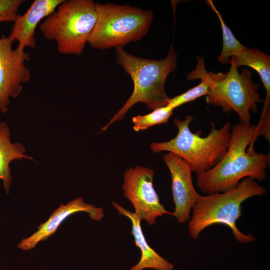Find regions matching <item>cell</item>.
<instances>
[{"instance_id": "obj_12", "label": "cell", "mask_w": 270, "mask_h": 270, "mask_svg": "<svg viewBox=\"0 0 270 270\" xmlns=\"http://www.w3.org/2000/svg\"><path fill=\"white\" fill-rule=\"evenodd\" d=\"M64 0H34L22 14H18L8 37L18 42V46L34 48L36 46V27L54 12Z\"/></svg>"}, {"instance_id": "obj_18", "label": "cell", "mask_w": 270, "mask_h": 270, "mask_svg": "<svg viewBox=\"0 0 270 270\" xmlns=\"http://www.w3.org/2000/svg\"><path fill=\"white\" fill-rule=\"evenodd\" d=\"M174 110L169 105H166L156 108L146 114L133 116V128L135 132H138L155 125L166 124L172 116Z\"/></svg>"}, {"instance_id": "obj_14", "label": "cell", "mask_w": 270, "mask_h": 270, "mask_svg": "<svg viewBox=\"0 0 270 270\" xmlns=\"http://www.w3.org/2000/svg\"><path fill=\"white\" fill-rule=\"evenodd\" d=\"M28 160L36 162L31 156L26 154V148L20 142H13L7 124L0 122V180L6 194L10 192L12 176L10 164L14 160Z\"/></svg>"}, {"instance_id": "obj_3", "label": "cell", "mask_w": 270, "mask_h": 270, "mask_svg": "<svg viewBox=\"0 0 270 270\" xmlns=\"http://www.w3.org/2000/svg\"><path fill=\"white\" fill-rule=\"evenodd\" d=\"M266 193V189L256 180L246 178L230 190L204 196L200 194L192 208V216L188 224L190 236L196 240L207 227L221 224L230 228L234 238L238 242H253L255 240L254 236L250 233H242L237 228L236 222L242 216V204L244 202Z\"/></svg>"}, {"instance_id": "obj_8", "label": "cell", "mask_w": 270, "mask_h": 270, "mask_svg": "<svg viewBox=\"0 0 270 270\" xmlns=\"http://www.w3.org/2000/svg\"><path fill=\"white\" fill-rule=\"evenodd\" d=\"M154 175V170L148 167L130 168L124 172L122 186L124 197L133 205L134 213L150 226L156 224L158 217L172 214L160 202L153 186Z\"/></svg>"}, {"instance_id": "obj_15", "label": "cell", "mask_w": 270, "mask_h": 270, "mask_svg": "<svg viewBox=\"0 0 270 270\" xmlns=\"http://www.w3.org/2000/svg\"><path fill=\"white\" fill-rule=\"evenodd\" d=\"M230 64L237 68L248 66L254 70L259 74L266 90L262 114V116H270V56L257 48H246L237 56L232 57Z\"/></svg>"}, {"instance_id": "obj_11", "label": "cell", "mask_w": 270, "mask_h": 270, "mask_svg": "<svg viewBox=\"0 0 270 270\" xmlns=\"http://www.w3.org/2000/svg\"><path fill=\"white\" fill-rule=\"evenodd\" d=\"M78 212H87L92 220L96 221L100 220L104 216V210L102 208L86 202L82 197L77 198L66 204H62L46 222L38 226V230L19 242L18 248L23 250L34 248L39 242L44 241L54 234L58 226L66 218Z\"/></svg>"}, {"instance_id": "obj_16", "label": "cell", "mask_w": 270, "mask_h": 270, "mask_svg": "<svg viewBox=\"0 0 270 270\" xmlns=\"http://www.w3.org/2000/svg\"><path fill=\"white\" fill-rule=\"evenodd\" d=\"M205 69L204 58L198 56V63L196 67L188 74L187 80H192L200 79V83L186 92L172 98H170L168 105L174 109L182 104L190 102L202 96H206L209 92L210 86L204 74Z\"/></svg>"}, {"instance_id": "obj_10", "label": "cell", "mask_w": 270, "mask_h": 270, "mask_svg": "<svg viewBox=\"0 0 270 270\" xmlns=\"http://www.w3.org/2000/svg\"><path fill=\"white\" fill-rule=\"evenodd\" d=\"M172 180V200L174 204V216L178 223L190 220V212L200 194L196 190L188 164L180 157L168 152L163 156Z\"/></svg>"}, {"instance_id": "obj_7", "label": "cell", "mask_w": 270, "mask_h": 270, "mask_svg": "<svg viewBox=\"0 0 270 270\" xmlns=\"http://www.w3.org/2000/svg\"><path fill=\"white\" fill-rule=\"evenodd\" d=\"M210 89L206 102L214 106H220L225 112L233 111L238 116L240 123L250 124V112L258 111V103L262 102L258 92L259 83L252 79V72L238 68L230 64L226 73L204 72Z\"/></svg>"}, {"instance_id": "obj_5", "label": "cell", "mask_w": 270, "mask_h": 270, "mask_svg": "<svg viewBox=\"0 0 270 270\" xmlns=\"http://www.w3.org/2000/svg\"><path fill=\"white\" fill-rule=\"evenodd\" d=\"M98 14L92 0H68L39 24L44 38L56 44L62 54L81 55L96 24Z\"/></svg>"}, {"instance_id": "obj_4", "label": "cell", "mask_w": 270, "mask_h": 270, "mask_svg": "<svg viewBox=\"0 0 270 270\" xmlns=\"http://www.w3.org/2000/svg\"><path fill=\"white\" fill-rule=\"evenodd\" d=\"M194 118L189 115L184 120L174 118V122L178 130L176 136L167 142H152L150 147L154 152L166 151L180 157L188 164L192 172L199 175L215 166L226 152L232 126L227 122L218 129L212 122L210 133L202 137L190 129Z\"/></svg>"}, {"instance_id": "obj_13", "label": "cell", "mask_w": 270, "mask_h": 270, "mask_svg": "<svg viewBox=\"0 0 270 270\" xmlns=\"http://www.w3.org/2000/svg\"><path fill=\"white\" fill-rule=\"evenodd\" d=\"M112 204L118 214L128 218L132 222V234L136 246L141 252V258L137 264L130 270H143L152 268L156 270H174V266L158 254L148 244L140 225L142 220L134 213L130 212L115 202Z\"/></svg>"}, {"instance_id": "obj_2", "label": "cell", "mask_w": 270, "mask_h": 270, "mask_svg": "<svg viewBox=\"0 0 270 270\" xmlns=\"http://www.w3.org/2000/svg\"><path fill=\"white\" fill-rule=\"evenodd\" d=\"M116 60L130 76L134 84L132 93L122 108L98 134L104 132L114 122L122 120L127 112L138 102L151 110L168 105L170 98L165 90L168 76L177 68V53L170 46L167 56L161 60L134 56L122 47L116 48Z\"/></svg>"}, {"instance_id": "obj_19", "label": "cell", "mask_w": 270, "mask_h": 270, "mask_svg": "<svg viewBox=\"0 0 270 270\" xmlns=\"http://www.w3.org/2000/svg\"><path fill=\"white\" fill-rule=\"evenodd\" d=\"M24 0H0V22H14Z\"/></svg>"}, {"instance_id": "obj_17", "label": "cell", "mask_w": 270, "mask_h": 270, "mask_svg": "<svg viewBox=\"0 0 270 270\" xmlns=\"http://www.w3.org/2000/svg\"><path fill=\"white\" fill-rule=\"evenodd\" d=\"M206 2L216 14L221 25L222 48L221 54L218 58V60L222 64H229L230 60L232 57L237 56L246 48L234 36L230 28L224 22L220 12L216 8L212 1L208 0Z\"/></svg>"}, {"instance_id": "obj_9", "label": "cell", "mask_w": 270, "mask_h": 270, "mask_svg": "<svg viewBox=\"0 0 270 270\" xmlns=\"http://www.w3.org/2000/svg\"><path fill=\"white\" fill-rule=\"evenodd\" d=\"M14 42L8 37H0V112L8 110L10 98H16L22 90V84L31 78L25 64L30 60V53L18 46L13 49Z\"/></svg>"}, {"instance_id": "obj_1", "label": "cell", "mask_w": 270, "mask_h": 270, "mask_svg": "<svg viewBox=\"0 0 270 270\" xmlns=\"http://www.w3.org/2000/svg\"><path fill=\"white\" fill-rule=\"evenodd\" d=\"M258 138L257 124L240 122L232 126L229 146L224 157L212 168L197 175L200 192L206 195L224 192L236 188L246 178L264 180L270 155L254 151Z\"/></svg>"}, {"instance_id": "obj_6", "label": "cell", "mask_w": 270, "mask_h": 270, "mask_svg": "<svg viewBox=\"0 0 270 270\" xmlns=\"http://www.w3.org/2000/svg\"><path fill=\"white\" fill-rule=\"evenodd\" d=\"M97 20L88 43L104 50L122 47L146 36L154 20L150 10L128 4L96 2Z\"/></svg>"}]
</instances>
